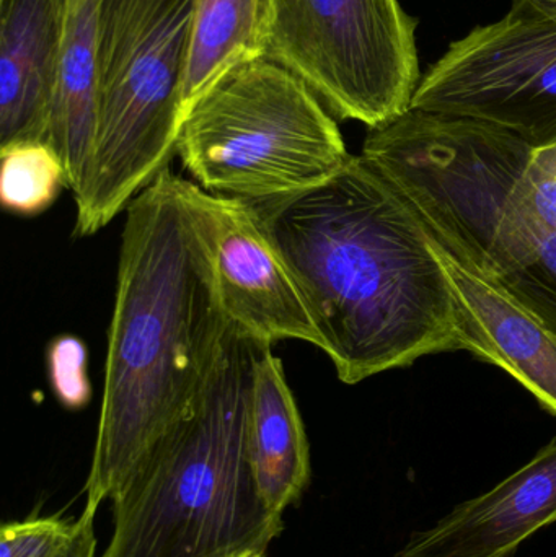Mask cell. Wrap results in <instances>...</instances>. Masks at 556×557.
<instances>
[{
    "label": "cell",
    "instance_id": "obj_2",
    "mask_svg": "<svg viewBox=\"0 0 556 557\" xmlns=\"http://www.w3.org/2000/svg\"><path fill=\"white\" fill-rule=\"evenodd\" d=\"M228 327L201 224L166 170L126 209L85 503L113 500L196 411Z\"/></svg>",
    "mask_w": 556,
    "mask_h": 557
},
{
    "label": "cell",
    "instance_id": "obj_19",
    "mask_svg": "<svg viewBox=\"0 0 556 557\" xmlns=\"http://www.w3.org/2000/svg\"><path fill=\"white\" fill-rule=\"evenodd\" d=\"M518 178L529 208L548 228H556V143L534 147L522 143Z\"/></svg>",
    "mask_w": 556,
    "mask_h": 557
},
{
    "label": "cell",
    "instance_id": "obj_14",
    "mask_svg": "<svg viewBox=\"0 0 556 557\" xmlns=\"http://www.w3.org/2000/svg\"><path fill=\"white\" fill-rule=\"evenodd\" d=\"M98 0H69L67 26L49 117L48 144L74 191L87 169L97 124Z\"/></svg>",
    "mask_w": 556,
    "mask_h": 557
},
{
    "label": "cell",
    "instance_id": "obj_5",
    "mask_svg": "<svg viewBox=\"0 0 556 557\" xmlns=\"http://www.w3.org/2000/svg\"><path fill=\"white\" fill-rule=\"evenodd\" d=\"M199 0H98L97 124L74 189L75 237H90L176 153Z\"/></svg>",
    "mask_w": 556,
    "mask_h": 557
},
{
    "label": "cell",
    "instance_id": "obj_10",
    "mask_svg": "<svg viewBox=\"0 0 556 557\" xmlns=\"http://www.w3.org/2000/svg\"><path fill=\"white\" fill-rule=\"evenodd\" d=\"M556 523V437L482 496L415 532L395 557H511Z\"/></svg>",
    "mask_w": 556,
    "mask_h": 557
},
{
    "label": "cell",
    "instance_id": "obj_12",
    "mask_svg": "<svg viewBox=\"0 0 556 557\" xmlns=\"http://www.w3.org/2000/svg\"><path fill=\"white\" fill-rule=\"evenodd\" d=\"M69 0H2L0 147L48 143Z\"/></svg>",
    "mask_w": 556,
    "mask_h": 557
},
{
    "label": "cell",
    "instance_id": "obj_17",
    "mask_svg": "<svg viewBox=\"0 0 556 557\" xmlns=\"http://www.w3.org/2000/svg\"><path fill=\"white\" fill-rule=\"evenodd\" d=\"M87 346L72 334L55 336L46 349V372L52 395L69 411L84 409L90 403Z\"/></svg>",
    "mask_w": 556,
    "mask_h": 557
},
{
    "label": "cell",
    "instance_id": "obj_9",
    "mask_svg": "<svg viewBox=\"0 0 556 557\" xmlns=\"http://www.w3.org/2000/svg\"><path fill=\"white\" fill-rule=\"evenodd\" d=\"M180 188L208 242L228 323L255 343L299 339L323 349L306 298L255 209L188 180L180 178Z\"/></svg>",
    "mask_w": 556,
    "mask_h": 557
},
{
    "label": "cell",
    "instance_id": "obj_16",
    "mask_svg": "<svg viewBox=\"0 0 556 557\" xmlns=\"http://www.w3.org/2000/svg\"><path fill=\"white\" fill-rule=\"evenodd\" d=\"M0 202L12 214H41L67 188L62 160L48 143L0 147Z\"/></svg>",
    "mask_w": 556,
    "mask_h": 557
},
{
    "label": "cell",
    "instance_id": "obj_15",
    "mask_svg": "<svg viewBox=\"0 0 556 557\" xmlns=\"http://www.w3.org/2000/svg\"><path fill=\"white\" fill-rule=\"evenodd\" d=\"M267 0H199L183 85L182 123L228 71L263 58Z\"/></svg>",
    "mask_w": 556,
    "mask_h": 557
},
{
    "label": "cell",
    "instance_id": "obj_6",
    "mask_svg": "<svg viewBox=\"0 0 556 557\" xmlns=\"http://www.w3.org/2000/svg\"><path fill=\"white\" fill-rule=\"evenodd\" d=\"M176 153L205 191L247 205L307 191L351 157L306 82L264 55L228 71L193 104Z\"/></svg>",
    "mask_w": 556,
    "mask_h": 557
},
{
    "label": "cell",
    "instance_id": "obj_8",
    "mask_svg": "<svg viewBox=\"0 0 556 557\" xmlns=\"http://www.w3.org/2000/svg\"><path fill=\"white\" fill-rule=\"evenodd\" d=\"M411 110L493 124L534 147L556 143V0H512L498 22L450 42Z\"/></svg>",
    "mask_w": 556,
    "mask_h": 557
},
{
    "label": "cell",
    "instance_id": "obj_20",
    "mask_svg": "<svg viewBox=\"0 0 556 557\" xmlns=\"http://www.w3.org/2000/svg\"><path fill=\"white\" fill-rule=\"evenodd\" d=\"M240 557H264V555H247V556H240Z\"/></svg>",
    "mask_w": 556,
    "mask_h": 557
},
{
    "label": "cell",
    "instance_id": "obj_3",
    "mask_svg": "<svg viewBox=\"0 0 556 557\" xmlns=\"http://www.w3.org/2000/svg\"><path fill=\"white\" fill-rule=\"evenodd\" d=\"M522 143L482 121L410 110L369 129L361 157L444 251L556 331V228L519 185Z\"/></svg>",
    "mask_w": 556,
    "mask_h": 557
},
{
    "label": "cell",
    "instance_id": "obj_7",
    "mask_svg": "<svg viewBox=\"0 0 556 557\" xmlns=\"http://www.w3.org/2000/svg\"><path fill=\"white\" fill-rule=\"evenodd\" d=\"M417 25L400 0H267L264 58L333 116L378 129L411 110L423 77Z\"/></svg>",
    "mask_w": 556,
    "mask_h": 557
},
{
    "label": "cell",
    "instance_id": "obj_4",
    "mask_svg": "<svg viewBox=\"0 0 556 557\" xmlns=\"http://www.w3.org/2000/svg\"><path fill=\"white\" fill-rule=\"evenodd\" d=\"M254 341L228 327L196 411L114 497L100 557L267 555L283 516L261 499L248 460Z\"/></svg>",
    "mask_w": 556,
    "mask_h": 557
},
{
    "label": "cell",
    "instance_id": "obj_11",
    "mask_svg": "<svg viewBox=\"0 0 556 557\" xmlns=\"http://www.w3.org/2000/svg\"><path fill=\"white\" fill-rule=\"evenodd\" d=\"M433 244L459 305L464 350L506 370L556 416V331L508 292Z\"/></svg>",
    "mask_w": 556,
    "mask_h": 557
},
{
    "label": "cell",
    "instance_id": "obj_1",
    "mask_svg": "<svg viewBox=\"0 0 556 557\" xmlns=\"http://www.w3.org/2000/svg\"><path fill=\"white\" fill-rule=\"evenodd\" d=\"M250 206L296 278L343 383L466 349L433 238L361 153L307 191Z\"/></svg>",
    "mask_w": 556,
    "mask_h": 557
},
{
    "label": "cell",
    "instance_id": "obj_13",
    "mask_svg": "<svg viewBox=\"0 0 556 557\" xmlns=\"http://www.w3.org/2000/svg\"><path fill=\"white\" fill-rule=\"evenodd\" d=\"M248 460L261 499L283 516L312 480L302 416L273 344L255 343L248 403Z\"/></svg>",
    "mask_w": 556,
    "mask_h": 557
},
{
    "label": "cell",
    "instance_id": "obj_18",
    "mask_svg": "<svg viewBox=\"0 0 556 557\" xmlns=\"http://www.w3.org/2000/svg\"><path fill=\"white\" fill-rule=\"evenodd\" d=\"M78 532V520L32 517L3 523L0 557H64Z\"/></svg>",
    "mask_w": 556,
    "mask_h": 557
}]
</instances>
